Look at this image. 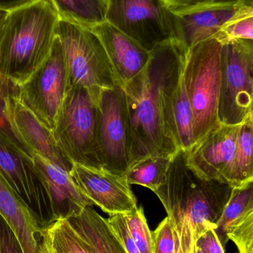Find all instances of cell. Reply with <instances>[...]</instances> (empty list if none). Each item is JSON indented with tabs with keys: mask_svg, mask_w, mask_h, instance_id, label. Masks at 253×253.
Listing matches in <instances>:
<instances>
[{
	"mask_svg": "<svg viewBox=\"0 0 253 253\" xmlns=\"http://www.w3.org/2000/svg\"><path fill=\"white\" fill-rule=\"evenodd\" d=\"M71 227L88 244L93 253H128L108 224L92 206L77 216L68 218Z\"/></svg>",
	"mask_w": 253,
	"mask_h": 253,
	"instance_id": "d6986e66",
	"label": "cell"
},
{
	"mask_svg": "<svg viewBox=\"0 0 253 253\" xmlns=\"http://www.w3.org/2000/svg\"><path fill=\"white\" fill-rule=\"evenodd\" d=\"M248 1L253 0H221L173 13L175 38L188 49L216 39L225 24Z\"/></svg>",
	"mask_w": 253,
	"mask_h": 253,
	"instance_id": "5bb4252c",
	"label": "cell"
},
{
	"mask_svg": "<svg viewBox=\"0 0 253 253\" xmlns=\"http://www.w3.org/2000/svg\"><path fill=\"white\" fill-rule=\"evenodd\" d=\"M98 99L85 87H68L52 133L73 163L101 169Z\"/></svg>",
	"mask_w": 253,
	"mask_h": 253,
	"instance_id": "5b68a950",
	"label": "cell"
},
{
	"mask_svg": "<svg viewBox=\"0 0 253 253\" xmlns=\"http://www.w3.org/2000/svg\"><path fill=\"white\" fill-rule=\"evenodd\" d=\"M98 103V140L102 168L124 175L129 159L124 92L121 86L101 90Z\"/></svg>",
	"mask_w": 253,
	"mask_h": 253,
	"instance_id": "8fae6325",
	"label": "cell"
},
{
	"mask_svg": "<svg viewBox=\"0 0 253 253\" xmlns=\"http://www.w3.org/2000/svg\"><path fill=\"white\" fill-rule=\"evenodd\" d=\"M39 247H40V253H52L51 245L50 240H49L46 230H43V233H42L41 238L39 242Z\"/></svg>",
	"mask_w": 253,
	"mask_h": 253,
	"instance_id": "d590c367",
	"label": "cell"
},
{
	"mask_svg": "<svg viewBox=\"0 0 253 253\" xmlns=\"http://www.w3.org/2000/svg\"><path fill=\"white\" fill-rule=\"evenodd\" d=\"M227 237L234 242L239 253H253V213L233 226Z\"/></svg>",
	"mask_w": 253,
	"mask_h": 253,
	"instance_id": "f1b7e54d",
	"label": "cell"
},
{
	"mask_svg": "<svg viewBox=\"0 0 253 253\" xmlns=\"http://www.w3.org/2000/svg\"><path fill=\"white\" fill-rule=\"evenodd\" d=\"M56 35L63 48L68 87H85L98 99L101 90L118 85L105 48L90 28L60 19Z\"/></svg>",
	"mask_w": 253,
	"mask_h": 253,
	"instance_id": "8992f818",
	"label": "cell"
},
{
	"mask_svg": "<svg viewBox=\"0 0 253 253\" xmlns=\"http://www.w3.org/2000/svg\"><path fill=\"white\" fill-rule=\"evenodd\" d=\"M253 212V181L233 187L230 199L215 229L221 247L225 250L229 230Z\"/></svg>",
	"mask_w": 253,
	"mask_h": 253,
	"instance_id": "44dd1931",
	"label": "cell"
},
{
	"mask_svg": "<svg viewBox=\"0 0 253 253\" xmlns=\"http://www.w3.org/2000/svg\"><path fill=\"white\" fill-rule=\"evenodd\" d=\"M240 126L220 123L187 152L189 165L205 178L229 183Z\"/></svg>",
	"mask_w": 253,
	"mask_h": 253,
	"instance_id": "4fadbf2b",
	"label": "cell"
},
{
	"mask_svg": "<svg viewBox=\"0 0 253 253\" xmlns=\"http://www.w3.org/2000/svg\"><path fill=\"white\" fill-rule=\"evenodd\" d=\"M216 40L221 43L233 40H253V1L242 5L223 27Z\"/></svg>",
	"mask_w": 253,
	"mask_h": 253,
	"instance_id": "484cf974",
	"label": "cell"
},
{
	"mask_svg": "<svg viewBox=\"0 0 253 253\" xmlns=\"http://www.w3.org/2000/svg\"><path fill=\"white\" fill-rule=\"evenodd\" d=\"M128 253H141L129 234L124 214L110 215L107 219Z\"/></svg>",
	"mask_w": 253,
	"mask_h": 253,
	"instance_id": "4dcf8cb0",
	"label": "cell"
},
{
	"mask_svg": "<svg viewBox=\"0 0 253 253\" xmlns=\"http://www.w3.org/2000/svg\"><path fill=\"white\" fill-rule=\"evenodd\" d=\"M68 89L63 48L56 35L46 60L18 87L17 96L52 132Z\"/></svg>",
	"mask_w": 253,
	"mask_h": 253,
	"instance_id": "9c48e42d",
	"label": "cell"
},
{
	"mask_svg": "<svg viewBox=\"0 0 253 253\" xmlns=\"http://www.w3.org/2000/svg\"><path fill=\"white\" fill-rule=\"evenodd\" d=\"M189 49L176 38L150 51L144 70L122 87L129 167L153 156H172L179 149L168 124L166 99L184 71Z\"/></svg>",
	"mask_w": 253,
	"mask_h": 253,
	"instance_id": "6da1fadb",
	"label": "cell"
},
{
	"mask_svg": "<svg viewBox=\"0 0 253 253\" xmlns=\"http://www.w3.org/2000/svg\"><path fill=\"white\" fill-rule=\"evenodd\" d=\"M233 189L229 183L202 176L189 165L187 152L179 149L154 193L180 238L196 244L203 233L216 228Z\"/></svg>",
	"mask_w": 253,
	"mask_h": 253,
	"instance_id": "7a4b0ae2",
	"label": "cell"
},
{
	"mask_svg": "<svg viewBox=\"0 0 253 253\" xmlns=\"http://www.w3.org/2000/svg\"><path fill=\"white\" fill-rule=\"evenodd\" d=\"M221 43L209 39L190 47L183 80L193 111L194 144L220 124Z\"/></svg>",
	"mask_w": 253,
	"mask_h": 253,
	"instance_id": "277c9868",
	"label": "cell"
},
{
	"mask_svg": "<svg viewBox=\"0 0 253 253\" xmlns=\"http://www.w3.org/2000/svg\"><path fill=\"white\" fill-rule=\"evenodd\" d=\"M105 21L150 52L175 38L174 14L163 0H108Z\"/></svg>",
	"mask_w": 253,
	"mask_h": 253,
	"instance_id": "ba28073f",
	"label": "cell"
},
{
	"mask_svg": "<svg viewBox=\"0 0 253 253\" xmlns=\"http://www.w3.org/2000/svg\"><path fill=\"white\" fill-rule=\"evenodd\" d=\"M0 175L25 204L42 230L55 222L46 187L31 157L0 129Z\"/></svg>",
	"mask_w": 253,
	"mask_h": 253,
	"instance_id": "30bf717a",
	"label": "cell"
},
{
	"mask_svg": "<svg viewBox=\"0 0 253 253\" xmlns=\"http://www.w3.org/2000/svg\"><path fill=\"white\" fill-rule=\"evenodd\" d=\"M172 156H153L130 165L125 173L130 185L137 184L155 192L164 181Z\"/></svg>",
	"mask_w": 253,
	"mask_h": 253,
	"instance_id": "cb8c5ba5",
	"label": "cell"
},
{
	"mask_svg": "<svg viewBox=\"0 0 253 253\" xmlns=\"http://www.w3.org/2000/svg\"><path fill=\"white\" fill-rule=\"evenodd\" d=\"M46 230L51 245L56 253H93L68 220H58Z\"/></svg>",
	"mask_w": 253,
	"mask_h": 253,
	"instance_id": "d4e9b609",
	"label": "cell"
},
{
	"mask_svg": "<svg viewBox=\"0 0 253 253\" xmlns=\"http://www.w3.org/2000/svg\"><path fill=\"white\" fill-rule=\"evenodd\" d=\"M50 243H51V242H50ZM51 253H56V252H55L54 251H53V248H52V246H51Z\"/></svg>",
	"mask_w": 253,
	"mask_h": 253,
	"instance_id": "ab89813d",
	"label": "cell"
},
{
	"mask_svg": "<svg viewBox=\"0 0 253 253\" xmlns=\"http://www.w3.org/2000/svg\"><path fill=\"white\" fill-rule=\"evenodd\" d=\"M90 29L102 42L118 85L123 87L147 66L150 52L106 21Z\"/></svg>",
	"mask_w": 253,
	"mask_h": 253,
	"instance_id": "e0dca14e",
	"label": "cell"
},
{
	"mask_svg": "<svg viewBox=\"0 0 253 253\" xmlns=\"http://www.w3.org/2000/svg\"><path fill=\"white\" fill-rule=\"evenodd\" d=\"M196 248L202 253H225V250L221 247L214 229L208 230L199 237Z\"/></svg>",
	"mask_w": 253,
	"mask_h": 253,
	"instance_id": "d6a6232c",
	"label": "cell"
},
{
	"mask_svg": "<svg viewBox=\"0 0 253 253\" xmlns=\"http://www.w3.org/2000/svg\"><path fill=\"white\" fill-rule=\"evenodd\" d=\"M253 40L221 43L218 121L241 125L253 114Z\"/></svg>",
	"mask_w": 253,
	"mask_h": 253,
	"instance_id": "52a82bcc",
	"label": "cell"
},
{
	"mask_svg": "<svg viewBox=\"0 0 253 253\" xmlns=\"http://www.w3.org/2000/svg\"><path fill=\"white\" fill-rule=\"evenodd\" d=\"M196 253H202V252L200 251V250L198 249L197 248H196Z\"/></svg>",
	"mask_w": 253,
	"mask_h": 253,
	"instance_id": "f35d334b",
	"label": "cell"
},
{
	"mask_svg": "<svg viewBox=\"0 0 253 253\" xmlns=\"http://www.w3.org/2000/svg\"><path fill=\"white\" fill-rule=\"evenodd\" d=\"M153 253H175V235L170 219L163 220L152 233Z\"/></svg>",
	"mask_w": 253,
	"mask_h": 253,
	"instance_id": "f546056e",
	"label": "cell"
},
{
	"mask_svg": "<svg viewBox=\"0 0 253 253\" xmlns=\"http://www.w3.org/2000/svg\"><path fill=\"white\" fill-rule=\"evenodd\" d=\"M131 237L141 253H153L154 241L152 233L144 214L142 207L124 214Z\"/></svg>",
	"mask_w": 253,
	"mask_h": 253,
	"instance_id": "4316f807",
	"label": "cell"
},
{
	"mask_svg": "<svg viewBox=\"0 0 253 253\" xmlns=\"http://www.w3.org/2000/svg\"><path fill=\"white\" fill-rule=\"evenodd\" d=\"M18 87L13 85L11 83L4 80L0 76V129L5 133L19 148L22 149L28 156H31V153L22 142L17 134L10 125L7 116V102L9 96L17 93Z\"/></svg>",
	"mask_w": 253,
	"mask_h": 253,
	"instance_id": "83f0119b",
	"label": "cell"
},
{
	"mask_svg": "<svg viewBox=\"0 0 253 253\" xmlns=\"http://www.w3.org/2000/svg\"><path fill=\"white\" fill-rule=\"evenodd\" d=\"M174 230V229H173ZM175 231V230H174ZM175 253H183L182 248H181V242H180L179 238H178V235L175 233Z\"/></svg>",
	"mask_w": 253,
	"mask_h": 253,
	"instance_id": "8d00e7d4",
	"label": "cell"
},
{
	"mask_svg": "<svg viewBox=\"0 0 253 253\" xmlns=\"http://www.w3.org/2000/svg\"><path fill=\"white\" fill-rule=\"evenodd\" d=\"M241 124L230 169L229 184L233 187L253 181V117Z\"/></svg>",
	"mask_w": 253,
	"mask_h": 253,
	"instance_id": "7402d4cb",
	"label": "cell"
},
{
	"mask_svg": "<svg viewBox=\"0 0 253 253\" xmlns=\"http://www.w3.org/2000/svg\"><path fill=\"white\" fill-rule=\"evenodd\" d=\"M0 253H24L10 226L0 215Z\"/></svg>",
	"mask_w": 253,
	"mask_h": 253,
	"instance_id": "1f68e13d",
	"label": "cell"
},
{
	"mask_svg": "<svg viewBox=\"0 0 253 253\" xmlns=\"http://www.w3.org/2000/svg\"><path fill=\"white\" fill-rule=\"evenodd\" d=\"M7 13L5 12L0 11V32H1V28H2L3 24H4Z\"/></svg>",
	"mask_w": 253,
	"mask_h": 253,
	"instance_id": "74e56055",
	"label": "cell"
},
{
	"mask_svg": "<svg viewBox=\"0 0 253 253\" xmlns=\"http://www.w3.org/2000/svg\"><path fill=\"white\" fill-rule=\"evenodd\" d=\"M34 1L35 0H0V11L9 13Z\"/></svg>",
	"mask_w": 253,
	"mask_h": 253,
	"instance_id": "e575fe53",
	"label": "cell"
},
{
	"mask_svg": "<svg viewBox=\"0 0 253 253\" xmlns=\"http://www.w3.org/2000/svg\"><path fill=\"white\" fill-rule=\"evenodd\" d=\"M0 215L16 235L24 253H40L39 242L43 230L1 175Z\"/></svg>",
	"mask_w": 253,
	"mask_h": 253,
	"instance_id": "ac0fdd59",
	"label": "cell"
},
{
	"mask_svg": "<svg viewBox=\"0 0 253 253\" xmlns=\"http://www.w3.org/2000/svg\"><path fill=\"white\" fill-rule=\"evenodd\" d=\"M7 111L10 125L31 156L40 155L70 173L74 163L59 148L51 131L20 102L17 93L9 96Z\"/></svg>",
	"mask_w": 253,
	"mask_h": 253,
	"instance_id": "9a60e30c",
	"label": "cell"
},
{
	"mask_svg": "<svg viewBox=\"0 0 253 253\" xmlns=\"http://www.w3.org/2000/svg\"><path fill=\"white\" fill-rule=\"evenodd\" d=\"M62 20L91 28L105 21L108 0H51Z\"/></svg>",
	"mask_w": 253,
	"mask_h": 253,
	"instance_id": "603a6c76",
	"label": "cell"
},
{
	"mask_svg": "<svg viewBox=\"0 0 253 253\" xmlns=\"http://www.w3.org/2000/svg\"><path fill=\"white\" fill-rule=\"evenodd\" d=\"M166 113L169 129L178 149L188 151L194 145L193 111L183 74L166 96Z\"/></svg>",
	"mask_w": 253,
	"mask_h": 253,
	"instance_id": "ffe728a7",
	"label": "cell"
},
{
	"mask_svg": "<svg viewBox=\"0 0 253 253\" xmlns=\"http://www.w3.org/2000/svg\"><path fill=\"white\" fill-rule=\"evenodd\" d=\"M221 0H163L166 7L172 13L184 11L202 4H209Z\"/></svg>",
	"mask_w": 253,
	"mask_h": 253,
	"instance_id": "836d02e7",
	"label": "cell"
},
{
	"mask_svg": "<svg viewBox=\"0 0 253 253\" xmlns=\"http://www.w3.org/2000/svg\"><path fill=\"white\" fill-rule=\"evenodd\" d=\"M60 18L51 0H35L6 15L0 32V76L23 84L50 53Z\"/></svg>",
	"mask_w": 253,
	"mask_h": 253,
	"instance_id": "3957f363",
	"label": "cell"
},
{
	"mask_svg": "<svg viewBox=\"0 0 253 253\" xmlns=\"http://www.w3.org/2000/svg\"><path fill=\"white\" fill-rule=\"evenodd\" d=\"M31 160L46 187L56 221L77 216L86 207L93 206L69 172L36 153Z\"/></svg>",
	"mask_w": 253,
	"mask_h": 253,
	"instance_id": "2e32d148",
	"label": "cell"
},
{
	"mask_svg": "<svg viewBox=\"0 0 253 253\" xmlns=\"http://www.w3.org/2000/svg\"><path fill=\"white\" fill-rule=\"evenodd\" d=\"M70 174L93 205L108 215L126 214L138 208L136 198L125 175L76 163Z\"/></svg>",
	"mask_w": 253,
	"mask_h": 253,
	"instance_id": "7c38bea8",
	"label": "cell"
}]
</instances>
